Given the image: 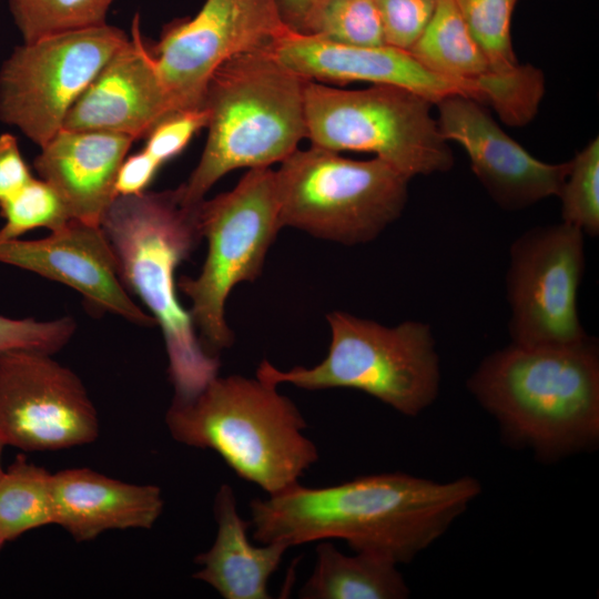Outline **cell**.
<instances>
[{
    "instance_id": "f1b7e54d",
    "label": "cell",
    "mask_w": 599,
    "mask_h": 599,
    "mask_svg": "<svg viewBox=\"0 0 599 599\" xmlns=\"http://www.w3.org/2000/svg\"><path fill=\"white\" fill-rule=\"evenodd\" d=\"M77 329L70 316L52 321L9 318L0 315V355L12 351L54 354L63 348Z\"/></svg>"
},
{
    "instance_id": "603a6c76",
    "label": "cell",
    "mask_w": 599,
    "mask_h": 599,
    "mask_svg": "<svg viewBox=\"0 0 599 599\" xmlns=\"http://www.w3.org/2000/svg\"><path fill=\"white\" fill-rule=\"evenodd\" d=\"M52 524V474L20 454L0 475V540Z\"/></svg>"
},
{
    "instance_id": "4dcf8cb0",
    "label": "cell",
    "mask_w": 599,
    "mask_h": 599,
    "mask_svg": "<svg viewBox=\"0 0 599 599\" xmlns=\"http://www.w3.org/2000/svg\"><path fill=\"white\" fill-rule=\"evenodd\" d=\"M209 120L204 108L177 111L161 120L146 135L144 151L161 166L179 155Z\"/></svg>"
},
{
    "instance_id": "4316f807",
    "label": "cell",
    "mask_w": 599,
    "mask_h": 599,
    "mask_svg": "<svg viewBox=\"0 0 599 599\" xmlns=\"http://www.w3.org/2000/svg\"><path fill=\"white\" fill-rule=\"evenodd\" d=\"M562 222L596 237L599 234V139H592L571 160L557 195Z\"/></svg>"
},
{
    "instance_id": "44dd1931",
    "label": "cell",
    "mask_w": 599,
    "mask_h": 599,
    "mask_svg": "<svg viewBox=\"0 0 599 599\" xmlns=\"http://www.w3.org/2000/svg\"><path fill=\"white\" fill-rule=\"evenodd\" d=\"M217 526L213 545L195 557L202 568L193 575L225 599H270L267 583L291 548L282 541L257 547L247 538L250 521L237 511L231 486L222 485L214 499Z\"/></svg>"
},
{
    "instance_id": "3957f363",
    "label": "cell",
    "mask_w": 599,
    "mask_h": 599,
    "mask_svg": "<svg viewBox=\"0 0 599 599\" xmlns=\"http://www.w3.org/2000/svg\"><path fill=\"white\" fill-rule=\"evenodd\" d=\"M100 226L116 257L122 284L161 327L173 399L194 397L219 375L221 365L204 349L176 296L175 270L202 238L196 207H185L176 189L118 195Z\"/></svg>"
},
{
    "instance_id": "5b68a950",
    "label": "cell",
    "mask_w": 599,
    "mask_h": 599,
    "mask_svg": "<svg viewBox=\"0 0 599 599\" xmlns=\"http://www.w3.org/2000/svg\"><path fill=\"white\" fill-rule=\"evenodd\" d=\"M276 387L257 377L217 375L194 397L173 399L165 424L176 441L215 451L241 479L274 495L318 460L303 415Z\"/></svg>"
},
{
    "instance_id": "d590c367",
    "label": "cell",
    "mask_w": 599,
    "mask_h": 599,
    "mask_svg": "<svg viewBox=\"0 0 599 599\" xmlns=\"http://www.w3.org/2000/svg\"><path fill=\"white\" fill-rule=\"evenodd\" d=\"M2 546H3V544H2L1 540H0V548H1Z\"/></svg>"
},
{
    "instance_id": "e575fe53",
    "label": "cell",
    "mask_w": 599,
    "mask_h": 599,
    "mask_svg": "<svg viewBox=\"0 0 599 599\" xmlns=\"http://www.w3.org/2000/svg\"><path fill=\"white\" fill-rule=\"evenodd\" d=\"M4 448V445L0 441V475L2 474L3 471V468L1 466V457H2V450Z\"/></svg>"
},
{
    "instance_id": "8992f818",
    "label": "cell",
    "mask_w": 599,
    "mask_h": 599,
    "mask_svg": "<svg viewBox=\"0 0 599 599\" xmlns=\"http://www.w3.org/2000/svg\"><path fill=\"white\" fill-rule=\"evenodd\" d=\"M326 318L332 338L319 364L281 370L264 359L256 377L275 386L286 383L307 390H361L412 417L435 402L440 369L428 324L406 321L389 327L341 311Z\"/></svg>"
},
{
    "instance_id": "d6a6232c",
    "label": "cell",
    "mask_w": 599,
    "mask_h": 599,
    "mask_svg": "<svg viewBox=\"0 0 599 599\" xmlns=\"http://www.w3.org/2000/svg\"><path fill=\"white\" fill-rule=\"evenodd\" d=\"M161 165L144 150L126 156L116 175L115 194L135 195L146 191Z\"/></svg>"
},
{
    "instance_id": "8fae6325",
    "label": "cell",
    "mask_w": 599,
    "mask_h": 599,
    "mask_svg": "<svg viewBox=\"0 0 599 599\" xmlns=\"http://www.w3.org/2000/svg\"><path fill=\"white\" fill-rule=\"evenodd\" d=\"M585 234L561 222L529 229L510 246L506 296L511 343L568 345L588 334L578 314Z\"/></svg>"
},
{
    "instance_id": "7402d4cb",
    "label": "cell",
    "mask_w": 599,
    "mask_h": 599,
    "mask_svg": "<svg viewBox=\"0 0 599 599\" xmlns=\"http://www.w3.org/2000/svg\"><path fill=\"white\" fill-rule=\"evenodd\" d=\"M314 569L298 592L303 599H403L409 589L397 564L367 552L342 554L331 540L316 547Z\"/></svg>"
},
{
    "instance_id": "cb8c5ba5",
    "label": "cell",
    "mask_w": 599,
    "mask_h": 599,
    "mask_svg": "<svg viewBox=\"0 0 599 599\" xmlns=\"http://www.w3.org/2000/svg\"><path fill=\"white\" fill-rule=\"evenodd\" d=\"M115 0H9L23 43L106 23Z\"/></svg>"
},
{
    "instance_id": "836d02e7",
    "label": "cell",
    "mask_w": 599,
    "mask_h": 599,
    "mask_svg": "<svg viewBox=\"0 0 599 599\" xmlns=\"http://www.w3.org/2000/svg\"><path fill=\"white\" fill-rule=\"evenodd\" d=\"M322 0H276L283 23L293 32L300 33L312 10Z\"/></svg>"
},
{
    "instance_id": "83f0119b",
    "label": "cell",
    "mask_w": 599,
    "mask_h": 599,
    "mask_svg": "<svg viewBox=\"0 0 599 599\" xmlns=\"http://www.w3.org/2000/svg\"><path fill=\"white\" fill-rule=\"evenodd\" d=\"M4 224L0 240L19 238L39 227L55 231L72 220L59 193L44 180L33 177L0 206Z\"/></svg>"
},
{
    "instance_id": "30bf717a",
    "label": "cell",
    "mask_w": 599,
    "mask_h": 599,
    "mask_svg": "<svg viewBox=\"0 0 599 599\" xmlns=\"http://www.w3.org/2000/svg\"><path fill=\"white\" fill-rule=\"evenodd\" d=\"M129 38L105 23L22 42L0 69V120L41 148Z\"/></svg>"
},
{
    "instance_id": "ac0fdd59",
    "label": "cell",
    "mask_w": 599,
    "mask_h": 599,
    "mask_svg": "<svg viewBox=\"0 0 599 599\" xmlns=\"http://www.w3.org/2000/svg\"><path fill=\"white\" fill-rule=\"evenodd\" d=\"M271 51L286 68L311 81L396 85L434 104L455 94L474 99L468 87L432 72L409 51L387 44L348 45L288 30Z\"/></svg>"
},
{
    "instance_id": "5bb4252c",
    "label": "cell",
    "mask_w": 599,
    "mask_h": 599,
    "mask_svg": "<svg viewBox=\"0 0 599 599\" xmlns=\"http://www.w3.org/2000/svg\"><path fill=\"white\" fill-rule=\"evenodd\" d=\"M435 105L441 135L466 151L474 174L500 207L517 211L558 195L570 161L551 164L536 159L475 99L455 94Z\"/></svg>"
},
{
    "instance_id": "6da1fadb",
    "label": "cell",
    "mask_w": 599,
    "mask_h": 599,
    "mask_svg": "<svg viewBox=\"0 0 599 599\" xmlns=\"http://www.w3.org/2000/svg\"><path fill=\"white\" fill-rule=\"evenodd\" d=\"M473 477L439 483L383 473L327 486L286 489L250 502L252 537L290 547L342 539L355 552L412 561L441 537L479 495Z\"/></svg>"
},
{
    "instance_id": "7a4b0ae2",
    "label": "cell",
    "mask_w": 599,
    "mask_h": 599,
    "mask_svg": "<svg viewBox=\"0 0 599 599\" xmlns=\"http://www.w3.org/2000/svg\"><path fill=\"white\" fill-rule=\"evenodd\" d=\"M467 386L504 436L540 459L598 443L599 347L593 337L568 345L511 343L485 357Z\"/></svg>"
},
{
    "instance_id": "1f68e13d",
    "label": "cell",
    "mask_w": 599,
    "mask_h": 599,
    "mask_svg": "<svg viewBox=\"0 0 599 599\" xmlns=\"http://www.w3.org/2000/svg\"><path fill=\"white\" fill-rule=\"evenodd\" d=\"M33 177L16 136L0 134V206Z\"/></svg>"
},
{
    "instance_id": "484cf974",
    "label": "cell",
    "mask_w": 599,
    "mask_h": 599,
    "mask_svg": "<svg viewBox=\"0 0 599 599\" xmlns=\"http://www.w3.org/2000/svg\"><path fill=\"white\" fill-rule=\"evenodd\" d=\"M517 0H455L473 39L499 73H509L520 64L514 52L510 21Z\"/></svg>"
},
{
    "instance_id": "9a60e30c",
    "label": "cell",
    "mask_w": 599,
    "mask_h": 599,
    "mask_svg": "<svg viewBox=\"0 0 599 599\" xmlns=\"http://www.w3.org/2000/svg\"><path fill=\"white\" fill-rule=\"evenodd\" d=\"M0 262L72 287L98 311L140 326L156 325L122 284L116 257L101 226L70 220L40 240H0Z\"/></svg>"
},
{
    "instance_id": "2e32d148",
    "label": "cell",
    "mask_w": 599,
    "mask_h": 599,
    "mask_svg": "<svg viewBox=\"0 0 599 599\" xmlns=\"http://www.w3.org/2000/svg\"><path fill=\"white\" fill-rule=\"evenodd\" d=\"M432 72L468 87L475 100L490 104L511 125L536 114L544 95V77L532 65L496 72L470 35L455 0H438L427 27L409 49Z\"/></svg>"
},
{
    "instance_id": "f546056e",
    "label": "cell",
    "mask_w": 599,
    "mask_h": 599,
    "mask_svg": "<svg viewBox=\"0 0 599 599\" xmlns=\"http://www.w3.org/2000/svg\"><path fill=\"white\" fill-rule=\"evenodd\" d=\"M387 45L409 51L430 21L438 0H374Z\"/></svg>"
},
{
    "instance_id": "7c38bea8",
    "label": "cell",
    "mask_w": 599,
    "mask_h": 599,
    "mask_svg": "<svg viewBox=\"0 0 599 599\" xmlns=\"http://www.w3.org/2000/svg\"><path fill=\"white\" fill-rule=\"evenodd\" d=\"M288 30L276 0H205L194 17L166 24L150 51L173 112L202 108L220 65Z\"/></svg>"
},
{
    "instance_id": "277c9868",
    "label": "cell",
    "mask_w": 599,
    "mask_h": 599,
    "mask_svg": "<svg viewBox=\"0 0 599 599\" xmlns=\"http://www.w3.org/2000/svg\"><path fill=\"white\" fill-rule=\"evenodd\" d=\"M306 79L281 63L271 47L235 55L211 77L203 105L207 138L200 161L176 187L181 203L196 207L233 170L281 163L306 138Z\"/></svg>"
},
{
    "instance_id": "9c48e42d",
    "label": "cell",
    "mask_w": 599,
    "mask_h": 599,
    "mask_svg": "<svg viewBox=\"0 0 599 599\" xmlns=\"http://www.w3.org/2000/svg\"><path fill=\"white\" fill-rule=\"evenodd\" d=\"M196 221L207 253L196 277L182 276L179 290L190 298L191 319L204 349L213 356L233 344L224 315L237 284L262 273L268 248L282 229L270 167L248 169L230 191L196 206Z\"/></svg>"
},
{
    "instance_id": "4fadbf2b",
    "label": "cell",
    "mask_w": 599,
    "mask_h": 599,
    "mask_svg": "<svg viewBox=\"0 0 599 599\" xmlns=\"http://www.w3.org/2000/svg\"><path fill=\"white\" fill-rule=\"evenodd\" d=\"M99 436L97 409L78 375L50 354L0 355V441L24 451L87 445Z\"/></svg>"
},
{
    "instance_id": "d6986e66",
    "label": "cell",
    "mask_w": 599,
    "mask_h": 599,
    "mask_svg": "<svg viewBox=\"0 0 599 599\" xmlns=\"http://www.w3.org/2000/svg\"><path fill=\"white\" fill-rule=\"evenodd\" d=\"M133 141L119 133L61 129L40 148L33 165L72 220L100 226L116 197V175Z\"/></svg>"
},
{
    "instance_id": "ba28073f",
    "label": "cell",
    "mask_w": 599,
    "mask_h": 599,
    "mask_svg": "<svg viewBox=\"0 0 599 599\" xmlns=\"http://www.w3.org/2000/svg\"><path fill=\"white\" fill-rule=\"evenodd\" d=\"M304 104L312 145L373 153L409 179L454 166L432 115L435 104L410 90L389 84L342 90L307 80Z\"/></svg>"
},
{
    "instance_id": "d4e9b609",
    "label": "cell",
    "mask_w": 599,
    "mask_h": 599,
    "mask_svg": "<svg viewBox=\"0 0 599 599\" xmlns=\"http://www.w3.org/2000/svg\"><path fill=\"white\" fill-rule=\"evenodd\" d=\"M300 33L348 45H386L374 0H322Z\"/></svg>"
},
{
    "instance_id": "52a82bcc",
    "label": "cell",
    "mask_w": 599,
    "mask_h": 599,
    "mask_svg": "<svg viewBox=\"0 0 599 599\" xmlns=\"http://www.w3.org/2000/svg\"><path fill=\"white\" fill-rule=\"evenodd\" d=\"M274 173L281 227L346 245L373 241L400 216L410 180L378 158L352 160L312 144Z\"/></svg>"
},
{
    "instance_id": "e0dca14e",
    "label": "cell",
    "mask_w": 599,
    "mask_h": 599,
    "mask_svg": "<svg viewBox=\"0 0 599 599\" xmlns=\"http://www.w3.org/2000/svg\"><path fill=\"white\" fill-rule=\"evenodd\" d=\"M171 113L170 100L136 13L128 42L78 98L62 129L119 133L135 141L146 136Z\"/></svg>"
},
{
    "instance_id": "ffe728a7",
    "label": "cell",
    "mask_w": 599,
    "mask_h": 599,
    "mask_svg": "<svg viewBox=\"0 0 599 599\" xmlns=\"http://www.w3.org/2000/svg\"><path fill=\"white\" fill-rule=\"evenodd\" d=\"M54 525L74 540L89 541L110 529H148L164 501L154 485L118 480L89 468L52 474Z\"/></svg>"
}]
</instances>
